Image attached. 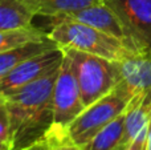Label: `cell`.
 Wrapping results in <instances>:
<instances>
[{"mask_svg":"<svg viewBox=\"0 0 151 150\" xmlns=\"http://www.w3.org/2000/svg\"><path fill=\"white\" fill-rule=\"evenodd\" d=\"M58 69L4 97L9 113L8 150H24L45 141L53 126V88Z\"/></svg>","mask_w":151,"mask_h":150,"instance_id":"obj_1","label":"cell"},{"mask_svg":"<svg viewBox=\"0 0 151 150\" xmlns=\"http://www.w3.org/2000/svg\"><path fill=\"white\" fill-rule=\"evenodd\" d=\"M50 25L48 35L60 48H73L111 61H119L134 50L122 40L78 21L58 19L50 20Z\"/></svg>","mask_w":151,"mask_h":150,"instance_id":"obj_2","label":"cell"},{"mask_svg":"<svg viewBox=\"0 0 151 150\" xmlns=\"http://www.w3.org/2000/svg\"><path fill=\"white\" fill-rule=\"evenodd\" d=\"M74 73L83 105L89 106L109 94L119 81L117 61L73 48H61Z\"/></svg>","mask_w":151,"mask_h":150,"instance_id":"obj_3","label":"cell"},{"mask_svg":"<svg viewBox=\"0 0 151 150\" xmlns=\"http://www.w3.org/2000/svg\"><path fill=\"white\" fill-rule=\"evenodd\" d=\"M83 109L85 105L81 98L70 63L64 55L53 88V126L45 138L48 145L68 142L65 137L66 128L80 116Z\"/></svg>","mask_w":151,"mask_h":150,"instance_id":"obj_4","label":"cell"},{"mask_svg":"<svg viewBox=\"0 0 151 150\" xmlns=\"http://www.w3.org/2000/svg\"><path fill=\"white\" fill-rule=\"evenodd\" d=\"M129 102L111 90L109 94L86 106L65 130L66 141L77 146L88 144L113 120L125 113Z\"/></svg>","mask_w":151,"mask_h":150,"instance_id":"obj_5","label":"cell"},{"mask_svg":"<svg viewBox=\"0 0 151 150\" xmlns=\"http://www.w3.org/2000/svg\"><path fill=\"white\" fill-rule=\"evenodd\" d=\"M118 17L133 49L151 50V0H102Z\"/></svg>","mask_w":151,"mask_h":150,"instance_id":"obj_6","label":"cell"},{"mask_svg":"<svg viewBox=\"0 0 151 150\" xmlns=\"http://www.w3.org/2000/svg\"><path fill=\"white\" fill-rule=\"evenodd\" d=\"M63 60L64 52L60 47L24 60L0 79V97H7L57 71Z\"/></svg>","mask_w":151,"mask_h":150,"instance_id":"obj_7","label":"cell"},{"mask_svg":"<svg viewBox=\"0 0 151 150\" xmlns=\"http://www.w3.org/2000/svg\"><path fill=\"white\" fill-rule=\"evenodd\" d=\"M118 63L119 81L114 92L130 102L134 97L151 92V50H130Z\"/></svg>","mask_w":151,"mask_h":150,"instance_id":"obj_8","label":"cell"},{"mask_svg":"<svg viewBox=\"0 0 151 150\" xmlns=\"http://www.w3.org/2000/svg\"><path fill=\"white\" fill-rule=\"evenodd\" d=\"M49 19L50 20L66 19V20L78 21V23H82V24H86V25L93 27V28H96V29H99V31L105 32V33L110 35V36L117 37V39L122 40L123 43L127 44L125 32H123L119 20H118V17L114 15V12H113L105 3L91 5V7L83 8V9L76 11V12L66 13V15L49 17ZM131 49H133V48H131Z\"/></svg>","mask_w":151,"mask_h":150,"instance_id":"obj_9","label":"cell"},{"mask_svg":"<svg viewBox=\"0 0 151 150\" xmlns=\"http://www.w3.org/2000/svg\"><path fill=\"white\" fill-rule=\"evenodd\" d=\"M36 12L27 0H0V31L32 27Z\"/></svg>","mask_w":151,"mask_h":150,"instance_id":"obj_10","label":"cell"},{"mask_svg":"<svg viewBox=\"0 0 151 150\" xmlns=\"http://www.w3.org/2000/svg\"><path fill=\"white\" fill-rule=\"evenodd\" d=\"M58 45L53 41L52 39H47L42 41H35V43H28L25 45L17 47L15 49H9L5 52L0 53V79L3 76L11 72L15 66H17L20 63L29 57L37 56L40 53H44L47 50H50L53 48H57Z\"/></svg>","mask_w":151,"mask_h":150,"instance_id":"obj_11","label":"cell"},{"mask_svg":"<svg viewBox=\"0 0 151 150\" xmlns=\"http://www.w3.org/2000/svg\"><path fill=\"white\" fill-rule=\"evenodd\" d=\"M125 134V113L113 120L109 125L98 132L88 144L81 146L82 150H119L123 148Z\"/></svg>","mask_w":151,"mask_h":150,"instance_id":"obj_12","label":"cell"},{"mask_svg":"<svg viewBox=\"0 0 151 150\" xmlns=\"http://www.w3.org/2000/svg\"><path fill=\"white\" fill-rule=\"evenodd\" d=\"M36 16L55 17L104 3L102 0H27Z\"/></svg>","mask_w":151,"mask_h":150,"instance_id":"obj_13","label":"cell"},{"mask_svg":"<svg viewBox=\"0 0 151 150\" xmlns=\"http://www.w3.org/2000/svg\"><path fill=\"white\" fill-rule=\"evenodd\" d=\"M47 39H49L48 32L35 25L21 29H12V31H0V53L15 49L28 43L42 41Z\"/></svg>","mask_w":151,"mask_h":150,"instance_id":"obj_14","label":"cell"},{"mask_svg":"<svg viewBox=\"0 0 151 150\" xmlns=\"http://www.w3.org/2000/svg\"><path fill=\"white\" fill-rule=\"evenodd\" d=\"M9 137V113L4 97H0V141L8 145Z\"/></svg>","mask_w":151,"mask_h":150,"instance_id":"obj_15","label":"cell"},{"mask_svg":"<svg viewBox=\"0 0 151 150\" xmlns=\"http://www.w3.org/2000/svg\"><path fill=\"white\" fill-rule=\"evenodd\" d=\"M146 141H147V126L143 128V129L123 148V150H145L146 149Z\"/></svg>","mask_w":151,"mask_h":150,"instance_id":"obj_16","label":"cell"},{"mask_svg":"<svg viewBox=\"0 0 151 150\" xmlns=\"http://www.w3.org/2000/svg\"><path fill=\"white\" fill-rule=\"evenodd\" d=\"M49 150H82V149L70 142H61V144H55V145H49Z\"/></svg>","mask_w":151,"mask_h":150,"instance_id":"obj_17","label":"cell"},{"mask_svg":"<svg viewBox=\"0 0 151 150\" xmlns=\"http://www.w3.org/2000/svg\"><path fill=\"white\" fill-rule=\"evenodd\" d=\"M24 150H49V145L47 144V141H41V142L36 144V145L31 146V148H27Z\"/></svg>","mask_w":151,"mask_h":150,"instance_id":"obj_18","label":"cell"},{"mask_svg":"<svg viewBox=\"0 0 151 150\" xmlns=\"http://www.w3.org/2000/svg\"><path fill=\"white\" fill-rule=\"evenodd\" d=\"M145 150H151V118L147 125V141H146V149Z\"/></svg>","mask_w":151,"mask_h":150,"instance_id":"obj_19","label":"cell"},{"mask_svg":"<svg viewBox=\"0 0 151 150\" xmlns=\"http://www.w3.org/2000/svg\"><path fill=\"white\" fill-rule=\"evenodd\" d=\"M0 150H8V145L3 141H0Z\"/></svg>","mask_w":151,"mask_h":150,"instance_id":"obj_20","label":"cell"},{"mask_svg":"<svg viewBox=\"0 0 151 150\" xmlns=\"http://www.w3.org/2000/svg\"><path fill=\"white\" fill-rule=\"evenodd\" d=\"M123 148H125V146H123ZM123 148H122V149H119V150H123Z\"/></svg>","mask_w":151,"mask_h":150,"instance_id":"obj_21","label":"cell"}]
</instances>
